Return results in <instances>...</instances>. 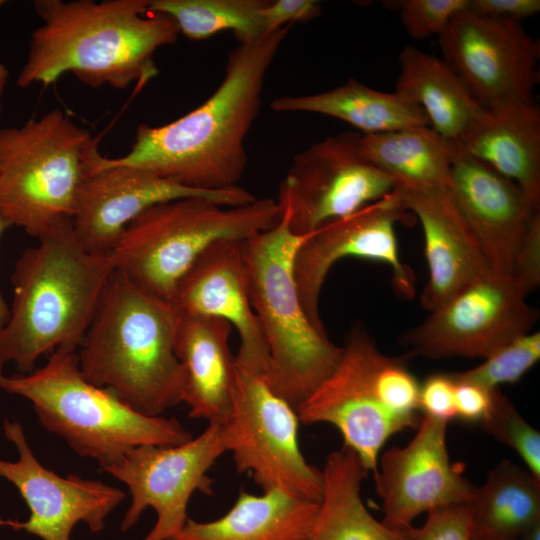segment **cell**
<instances>
[{"label":"cell","mask_w":540,"mask_h":540,"mask_svg":"<svg viewBox=\"0 0 540 540\" xmlns=\"http://www.w3.org/2000/svg\"><path fill=\"white\" fill-rule=\"evenodd\" d=\"M289 26L229 51L225 76L200 106L161 125L140 124L130 151L112 160L149 170L187 188L238 187L248 164L246 136L260 110L266 74Z\"/></svg>","instance_id":"obj_1"},{"label":"cell","mask_w":540,"mask_h":540,"mask_svg":"<svg viewBox=\"0 0 540 540\" xmlns=\"http://www.w3.org/2000/svg\"><path fill=\"white\" fill-rule=\"evenodd\" d=\"M150 0H37L42 24L32 33L19 87L50 85L67 72L84 84L141 90L158 69L155 52L174 44L176 23L148 15ZM151 13V12H150Z\"/></svg>","instance_id":"obj_2"},{"label":"cell","mask_w":540,"mask_h":540,"mask_svg":"<svg viewBox=\"0 0 540 540\" xmlns=\"http://www.w3.org/2000/svg\"><path fill=\"white\" fill-rule=\"evenodd\" d=\"M27 248L12 274L13 304L0 332V364L31 372L57 348L78 350L115 271L109 253H91L71 219L59 221Z\"/></svg>","instance_id":"obj_3"},{"label":"cell","mask_w":540,"mask_h":540,"mask_svg":"<svg viewBox=\"0 0 540 540\" xmlns=\"http://www.w3.org/2000/svg\"><path fill=\"white\" fill-rule=\"evenodd\" d=\"M181 311L112 273L78 348L79 367L134 410L162 414L183 402L184 373L175 353Z\"/></svg>","instance_id":"obj_4"},{"label":"cell","mask_w":540,"mask_h":540,"mask_svg":"<svg viewBox=\"0 0 540 540\" xmlns=\"http://www.w3.org/2000/svg\"><path fill=\"white\" fill-rule=\"evenodd\" d=\"M78 350L57 348L28 374L0 378V388L28 399L41 425L101 469L140 445H179L193 436L176 418L142 414L107 388L89 382Z\"/></svg>","instance_id":"obj_5"},{"label":"cell","mask_w":540,"mask_h":540,"mask_svg":"<svg viewBox=\"0 0 540 540\" xmlns=\"http://www.w3.org/2000/svg\"><path fill=\"white\" fill-rule=\"evenodd\" d=\"M407 357L385 355L364 325H353L334 370L297 408L300 423L334 426L343 448L375 474L389 438L422 418L420 384Z\"/></svg>","instance_id":"obj_6"},{"label":"cell","mask_w":540,"mask_h":540,"mask_svg":"<svg viewBox=\"0 0 540 540\" xmlns=\"http://www.w3.org/2000/svg\"><path fill=\"white\" fill-rule=\"evenodd\" d=\"M310 235V234H309ZM309 235L294 234L285 213L272 228L244 241L251 304L269 356L265 381L296 410L336 367L342 346L303 309L294 274Z\"/></svg>","instance_id":"obj_7"},{"label":"cell","mask_w":540,"mask_h":540,"mask_svg":"<svg viewBox=\"0 0 540 540\" xmlns=\"http://www.w3.org/2000/svg\"><path fill=\"white\" fill-rule=\"evenodd\" d=\"M280 217L272 198L235 207L198 196L165 201L130 222L108 253L115 269L136 287L172 302L182 276L211 244L248 240Z\"/></svg>","instance_id":"obj_8"},{"label":"cell","mask_w":540,"mask_h":540,"mask_svg":"<svg viewBox=\"0 0 540 540\" xmlns=\"http://www.w3.org/2000/svg\"><path fill=\"white\" fill-rule=\"evenodd\" d=\"M92 138L59 109L0 129V217L8 227L38 239L72 218Z\"/></svg>","instance_id":"obj_9"},{"label":"cell","mask_w":540,"mask_h":540,"mask_svg":"<svg viewBox=\"0 0 540 540\" xmlns=\"http://www.w3.org/2000/svg\"><path fill=\"white\" fill-rule=\"evenodd\" d=\"M236 365L231 410L221 425L236 471L248 473L263 491L279 488L320 502L322 471L301 452L297 410L263 377Z\"/></svg>","instance_id":"obj_10"},{"label":"cell","mask_w":540,"mask_h":540,"mask_svg":"<svg viewBox=\"0 0 540 540\" xmlns=\"http://www.w3.org/2000/svg\"><path fill=\"white\" fill-rule=\"evenodd\" d=\"M527 296L511 276L491 273L430 311L420 324L405 331L399 342L409 355L484 359L531 332L539 311L528 304Z\"/></svg>","instance_id":"obj_11"},{"label":"cell","mask_w":540,"mask_h":540,"mask_svg":"<svg viewBox=\"0 0 540 540\" xmlns=\"http://www.w3.org/2000/svg\"><path fill=\"white\" fill-rule=\"evenodd\" d=\"M359 137L329 136L293 157L276 202L294 234L309 235L395 189L393 178L362 157Z\"/></svg>","instance_id":"obj_12"},{"label":"cell","mask_w":540,"mask_h":540,"mask_svg":"<svg viewBox=\"0 0 540 540\" xmlns=\"http://www.w3.org/2000/svg\"><path fill=\"white\" fill-rule=\"evenodd\" d=\"M206 197L226 207L249 204L257 198L238 186L221 191L187 188L149 170L117 164L101 155L98 140L85 148L82 177L71 218L74 233L91 253H108L125 228L149 207L186 197Z\"/></svg>","instance_id":"obj_13"},{"label":"cell","mask_w":540,"mask_h":540,"mask_svg":"<svg viewBox=\"0 0 540 540\" xmlns=\"http://www.w3.org/2000/svg\"><path fill=\"white\" fill-rule=\"evenodd\" d=\"M225 453L220 424H208L197 437L179 445H140L129 450L103 470L129 489L131 503L121 530L132 528L152 508L156 522L143 540H170L189 518L192 495L213 494V480L207 473Z\"/></svg>","instance_id":"obj_14"},{"label":"cell","mask_w":540,"mask_h":540,"mask_svg":"<svg viewBox=\"0 0 540 540\" xmlns=\"http://www.w3.org/2000/svg\"><path fill=\"white\" fill-rule=\"evenodd\" d=\"M415 220L393 190L307 237L296 254L294 274L303 309L317 328L325 329L319 310L321 290L340 259L358 257L384 263L392 269L398 290L406 296L413 293V277L399 257L395 228Z\"/></svg>","instance_id":"obj_15"},{"label":"cell","mask_w":540,"mask_h":540,"mask_svg":"<svg viewBox=\"0 0 540 540\" xmlns=\"http://www.w3.org/2000/svg\"><path fill=\"white\" fill-rule=\"evenodd\" d=\"M443 60L483 106L501 98H531L539 44L520 22L456 13L438 35Z\"/></svg>","instance_id":"obj_16"},{"label":"cell","mask_w":540,"mask_h":540,"mask_svg":"<svg viewBox=\"0 0 540 540\" xmlns=\"http://www.w3.org/2000/svg\"><path fill=\"white\" fill-rule=\"evenodd\" d=\"M5 437L17 451L16 461L0 458V477L11 482L27 504L26 521L0 519V526L24 530L42 540H70L79 522L100 532L107 516L126 498L117 487L70 474L66 477L44 467L33 454L23 426L5 420Z\"/></svg>","instance_id":"obj_17"},{"label":"cell","mask_w":540,"mask_h":540,"mask_svg":"<svg viewBox=\"0 0 540 540\" xmlns=\"http://www.w3.org/2000/svg\"><path fill=\"white\" fill-rule=\"evenodd\" d=\"M447 424L424 415L407 445L379 456L374 478L386 525L410 529L424 512L472 500L476 487L449 457Z\"/></svg>","instance_id":"obj_18"},{"label":"cell","mask_w":540,"mask_h":540,"mask_svg":"<svg viewBox=\"0 0 540 540\" xmlns=\"http://www.w3.org/2000/svg\"><path fill=\"white\" fill-rule=\"evenodd\" d=\"M172 303L182 312L227 321L240 337L236 363L265 378L268 348L251 304L244 241L224 239L206 248L178 282Z\"/></svg>","instance_id":"obj_19"},{"label":"cell","mask_w":540,"mask_h":540,"mask_svg":"<svg viewBox=\"0 0 540 540\" xmlns=\"http://www.w3.org/2000/svg\"><path fill=\"white\" fill-rule=\"evenodd\" d=\"M449 189L492 272L511 276L520 244L540 206L516 183L459 146Z\"/></svg>","instance_id":"obj_20"},{"label":"cell","mask_w":540,"mask_h":540,"mask_svg":"<svg viewBox=\"0 0 540 540\" xmlns=\"http://www.w3.org/2000/svg\"><path fill=\"white\" fill-rule=\"evenodd\" d=\"M402 205L419 221L424 236L428 280L420 303L432 311L458 291L492 272L449 187L396 186Z\"/></svg>","instance_id":"obj_21"},{"label":"cell","mask_w":540,"mask_h":540,"mask_svg":"<svg viewBox=\"0 0 540 540\" xmlns=\"http://www.w3.org/2000/svg\"><path fill=\"white\" fill-rule=\"evenodd\" d=\"M455 142L540 206V110L531 98L491 102Z\"/></svg>","instance_id":"obj_22"},{"label":"cell","mask_w":540,"mask_h":540,"mask_svg":"<svg viewBox=\"0 0 540 540\" xmlns=\"http://www.w3.org/2000/svg\"><path fill=\"white\" fill-rule=\"evenodd\" d=\"M231 329L223 319L181 311L175 353L191 418L222 425L230 414L237 368L229 347Z\"/></svg>","instance_id":"obj_23"},{"label":"cell","mask_w":540,"mask_h":540,"mask_svg":"<svg viewBox=\"0 0 540 540\" xmlns=\"http://www.w3.org/2000/svg\"><path fill=\"white\" fill-rule=\"evenodd\" d=\"M318 510L319 502L283 489L243 491L224 515L206 522L188 518L170 540H299Z\"/></svg>","instance_id":"obj_24"},{"label":"cell","mask_w":540,"mask_h":540,"mask_svg":"<svg viewBox=\"0 0 540 540\" xmlns=\"http://www.w3.org/2000/svg\"><path fill=\"white\" fill-rule=\"evenodd\" d=\"M323 491L315 521L299 540H412V530L377 520L366 508L361 487L368 472L357 455L343 448L327 455Z\"/></svg>","instance_id":"obj_25"},{"label":"cell","mask_w":540,"mask_h":540,"mask_svg":"<svg viewBox=\"0 0 540 540\" xmlns=\"http://www.w3.org/2000/svg\"><path fill=\"white\" fill-rule=\"evenodd\" d=\"M396 90L419 105L430 127L456 141L483 112L455 71L443 60L414 46L399 54Z\"/></svg>","instance_id":"obj_26"},{"label":"cell","mask_w":540,"mask_h":540,"mask_svg":"<svg viewBox=\"0 0 540 540\" xmlns=\"http://www.w3.org/2000/svg\"><path fill=\"white\" fill-rule=\"evenodd\" d=\"M270 107L277 112L334 117L357 128L363 135L430 126L422 108L399 92L378 91L355 79L316 94L278 97Z\"/></svg>","instance_id":"obj_27"},{"label":"cell","mask_w":540,"mask_h":540,"mask_svg":"<svg viewBox=\"0 0 540 540\" xmlns=\"http://www.w3.org/2000/svg\"><path fill=\"white\" fill-rule=\"evenodd\" d=\"M358 144L362 157L393 178L396 186L415 189L450 186L458 145L430 126L360 134Z\"/></svg>","instance_id":"obj_28"},{"label":"cell","mask_w":540,"mask_h":540,"mask_svg":"<svg viewBox=\"0 0 540 540\" xmlns=\"http://www.w3.org/2000/svg\"><path fill=\"white\" fill-rule=\"evenodd\" d=\"M468 506L473 539L519 540L540 523V479L503 460L475 488Z\"/></svg>","instance_id":"obj_29"},{"label":"cell","mask_w":540,"mask_h":540,"mask_svg":"<svg viewBox=\"0 0 540 540\" xmlns=\"http://www.w3.org/2000/svg\"><path fill=\"white\" fill-rule=\"evenodd\" d=\"M264 0H150L149 12L171 18L179 32L192 40L231 30L239 43L264 36Z\"/></svg>","instance_id":"obj_30"},{"label":"cell","mask_w":540,"mask_h":540,"mask_svg":"<svg viewBox=\"0 0 540 540\" xmlns=\"http://www.w3.org/2000/svg\"><path fill=\"white\" fill-rule=\"evenodd\" d=\"M539 359L540 333L529 332L506 343L478 366L452 374L457 380L495 389L519 381Z\"/></svg>","instance_id":"obj_31"},{"label":"cell","mask_w":540,"mask_h":540,"mask_svg":"<svg viewBox=\"0 0 540 540\" xmlns=\"http://www.w3.org/2000/svg\"><path fill=\"white\" fill-rule=\"evenodd\" d=\"M480 423L486 433L512 448L528 471L540 479V433L522 417L500 388L493 390L490 408Z\"/></svg>","instance_id":"obj_32"},{"label":"cell","mask_w":540,"mask_h":540,"mask_svg":"<svg viewBox=\"0 0 540 540\" xmlns=\"http://www.w3.org/2000/svg\"><path fill=\"white\" fill-rule=\"evenodd\" d=\"M468 0H403L398 2L400 21L416 40L438 36L451 18L467 8Z\"/></svg>","instance_id":"obj_33"},{"label":"cell","mask_w":540,"mask_h":540,"mask_svg":"<svg viewBox=\"0 0 540 540\" xmlns=\"http://www.w3.org/2000/svg\"><path fill=\"white\" fill-rule=\"evenodd\" d=\"M412 540H473L468 504L450 505L427 512L424 524L413 528Z\"/></svg>","instance_id":"obj_34"},{"label":"cell","mask_w":540,"mask_h":540,"mask_svg":"<svg viewBox=\"0 0 540 540\" xmlns=\"http://www.w3.org/2000/svg\"><path fill=\"white\" fill-rule=\"evenodd\" d=\"M456 381L452 373H435L427 376L419 390L420 411L425 416L449 420L456 418Z\"/></svg>","instance_id":"obj_35"},{"label":"cell","mask_w":540,"mask_h":540,"mask_svg":"<svg viewBox=\"0 0 540 540\" xmlns=\"http://www.w3.org/2000/svg\"><path fill=\"white\" fill-rule=\"evenodd\" d=\"M511 277L527 295L540 285V212L533 216L520 244Z\"/></svg>","instance_id":"obj_36"},{"label":"cell","mask_w":540,"mask_h":540,"mask_svg":"<svg viewBox=\"0 0 540 540\" xmlns=\"http://www.w3.org/2000/svg\"><path fill=\"white\" fill-rule=\"evenodd\" d=\"M321 14V4L316 0L268 1L261 11L264 35L294 22H307Z\"/></svg>","instance_id":"obj_37"},{"label":"cell","mask_w":540,"mask_h":540,"mask_svg":"<svg viewBox=\"0 0 540 540\" xmlns=\"http://www.w3.org/2000/svg\"><path fill=\"white\" fill-rule=\"evenodd\" d=\"M454 379L456 417L468 422H481L490 408L494 389Z\"/></svg>","instance_id":"obj_38"},{"label":"cell","mask_w":540,"mask_h":540,"mask_svg":"<svg viewBox=\"0 0 540 540\" xmlns=\"http://www.w3.org/2000/svg\"><path fill=\"white\" fill-rule=\"evenodd\" d=\"M467 10L489 18L521 22L540 11L539 0H468Z\"/></svg>","instance_id":"obj_39"},{"label":"cell","mask_w":540,"mask_h":540,"mask_svg":"<svg viewBox=\"0 0 540 540\" xmlns=\"http://www.w3.org/2000/svg\"><path fill=\"white\" fill-rule=\"evenodd\" d=\"M7 228L8 226L0 217V236ZM9 317H10V308L8 307L0 291V332L4 328V326L7 324Z\"/></svg>","instance_id":"obj_40"},{"label":"cell","mask_w":540,"mask_h":540,"mask_svg":"<svg viewBox=\"0 0 540 540\" xmlns=\"http://www.w3.org/2000/svg\"><path fill=\"white\" fill-rule=\"evenodd\" d=\"M9 72L7 67L0 62V117L2 111V99L7 86Z\"/></svg>","instance_id":"obj_41"},{"label":"cell","mask_w":540,"mask_h":540,"mask_svg":"<svg viewBox=\"0 0 540 540\" xmlns=\"http://www.w3.org/2000/svg\"><path fill=\"white\" fill-rule=\"evenodd\" d=\"M519 540H540V523L527 530Z\"/></svg>","instance_id":"obj_42"},{"label":"cell","mask_w":540,"mask_h":540,"mask_svg":"<svg viewBox=\"0 0 540 540\" xmlns=\"http://www.w3.org/2000/svg\"><path fill=\"white\" fill-rule=\"evenodd\" d=\"M3 376V365L0 364V378Z\"/></svg>","instance_id":"obj_43"},{"label":"cell","mask_w":540,"mask_h":540,"mask_svg":"<svg viewBox=\"0 0 540 540\" xmlns=\"http://www.w3.org/2000/svg\"><path fill=\"white\" fill-rule=\"evenodd\" d=\"M6 3V1L0 0V8Z\"/></svg>","instance_id":"obj_44"},{"label":"cell","mask_w":540,"mask_h":540,"mask_svg":"<svg viewBox=\"0 0 540 540\" xmlns=\"http://www.w3.org/2000/svg\"><path fill=\"white\" fill-rule=\"evenodd\" d=\"M473 540H477V539H473Z\"/></svg>","instance_id":"obj_45"}]
</instances>
